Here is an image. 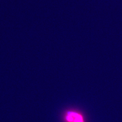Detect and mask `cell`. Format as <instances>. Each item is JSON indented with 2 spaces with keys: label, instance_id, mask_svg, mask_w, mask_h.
I'll list each match as a JSON object with an SVG mask.
<instances>
[{
  "label": "cell",
  "instance_id": "6da1fadb",
  "mask_svg": "<svg viewBox=\"0 0 122 122\" xmlns=\"http://www.w3.org/2000/svg\"><path fill=\"white\" fill-rule=\"evenodd\" d=\"M66 118L69 122H83V118L81 115L72 112L67 113Z\"/></svg>",
  "mask_w": 122,
  "mask_h": 122
}]
</instances>
